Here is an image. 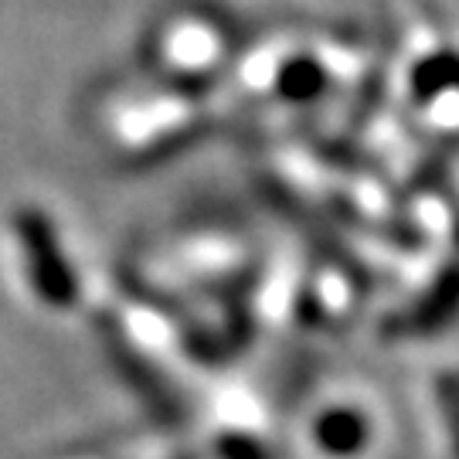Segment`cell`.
I'll return each instance as SVG.
<instances>
[{"label": "cell", "instance_id": "1", "mask_svg": "<svg viewBox=\"0 0 459 459\" xmlns=\"http://www.w3.org/2000/svg\"><path fill=\"white\" fill-rule=\"evenodd\" d=\"M327 449L333 453H354L368 443V426H361L354 415H337L327 426V436H324Z\"/></svg>", "mask_w": 459, "mask_h": 459}]
</instances>
